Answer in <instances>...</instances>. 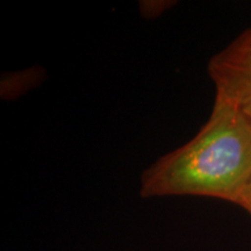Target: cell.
I'll return each instance as SVG.
<instances>
[{"label":"cell","instance_id":"obj_1","mask_svg":"<svg viewBox=\"0 0 251 251\" xmlns=\"http://www.w3.org/2000/svg\"><path fill=\"white\" fill-rule=\"evenodd\" d=\"M251 180V121L215 96L211 115L188 142L143 171L142 198L205 197L234 203Z\"/></svg>","mask_w":251,"mask_h":251},{"label":"cell","instance_id":"obj_2","mask_svg":"<svg viewBox=\"0 0 251 251\" xmlns=\"http://www.w3.org/2000/svg\"><path fill=\"white\" fill-rule=\"evenodd\" d=\"M208 75L215 96L251 121V27L209 59Z\"/></svg>","mask_w":251,"mask_h":251},{"label":"cell","instance_id":"obj_3","mask_svg":"<svg viewBox=\"0 0 251 251\" xmlns=\"http://www.w3.org/2000/svg\"><path fill=\"white\" fill-rule=\"evenodd\" d=\"M140 8H141V14L142 17L147 19H153L158 15L164 13L166 9L172 7L174 1H165V0H151V1H141L140 2Z\"/></svg>","mask_w":251,"mask_h":251},{"label":"cell","instance_id":"obj_4","mask_svg":"<svg viewBox=\"0 0 251 251\" xmlns=\"http://www.w3.org/2000/svg\"><path fill=\"white\" fill-rule=\"evenodd\" d=\"M234 205L243 208L251 216V180L243 188V191L237 197V199L235 200Z\"/></svg>","mask_w":251,"mask_h":251}]
</instances>
